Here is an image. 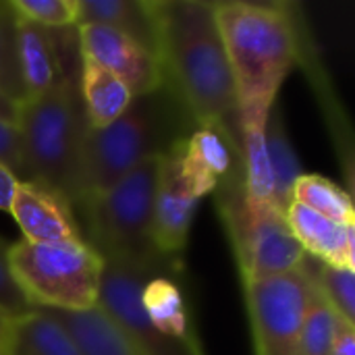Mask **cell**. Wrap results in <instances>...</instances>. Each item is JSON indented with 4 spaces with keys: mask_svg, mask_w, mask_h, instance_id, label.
Returning a JSON list of instances; mask_svg holds the SVG:
<instances>
[{
    "mask_svg": "<svg viewBox=\"0 0 355 355\" xmlns=\"http://www.w3.org/2000/svg\"><path fill=\"white\" fill-rule=\"evenodd\" d=\"M316 283V281H314ZM345 320L339 318V314L324 302L318 287L314 289V295L310 300L304 329H302V355H329L335 343V337L339 333V327ZM349 324V322H347Z\"/></svg>",
    "mask_w": 355,
    "mask_h": 355,
    "instance_id": "603a6c76",
    "label": "cell"
},
{
    "mask_svg": "<svg viewBox=\"0 0 355 355\" xmlns=\"http://www.w3.org/2000/svg\"><path fill=\"white\" fill-rule=\"evenodd\" d=\"M158 160L160 156L141 162L110 189L77 208L83 239L104 262L123 264L144 275H173L181 270L179 264L160 256L154 243L152 206Z\"/></svg>",
    "mask_w": 355,
    "mask_h": 355,
    "instance_id": "5b68a950",
    "label": "cell"
},
{
    "mask_svg": "<svg viewBox=\"0 0 355 355\" xmlns=\"http://www.w3.org/2000/svg\"><path fill=\"white\" fill-rule=\"evenodd\" d=\"M79 96L89 129L114 123L135 98L121 77L83 56L79 67Z\"/></svg>",
    "mask_w": 355,
    "mask_h": 355,
    "instance_id": "ac0fdd59",
    "label": "cell"
},
{
    "mask_svg": "<svg viewBox=\"0 0 355 355\" xmlns=\"http://www.w3.org/2000/svg\"><path fill=\"white\" fill-rule=\"evenodd\" d=\"M264 144H266V156H268L272 183H275V204L285 214V210L293 202V187L297 179L304 175V171H302V162L295 154V148L289 139V133L283 123V114L277 104L272 106L268 121H266Z\"/></svg>",
    "mask_w": 355,
    "mask_h": 355,
    "instance_id": "ffe728a7",
    "label": "cell"
},
{
    "mask_svg": "<svg viewBox=\"0 0 355 355\" xmlns=\"http://www.w3.org/2000/svg\"><path fill=\"white\" fill-rule=\"evenodd\" d=\"M8 266L31 308L83 312L98 306L104 260L87 241L29 243L21 239L10 243Z\"/></svg>",
    "mask_w": 355,
    "mask_h": 355,
    "instance_id": "8992f818",
    "label": "cell"
},
{
    "mask_svg": "<svg viewBox=\"0 0 355 355\" xmlns=\"http://www.w3.org/2000/svg\"><path fill=\"white\" fill-rule=\"evenodd\" d=\"M17 112H19V104L10 102L2 92H0V121L6 123H17Z\"/></svg>",
    "mask_w": 355,
    "mask_h": 355,
    "instance_id": "1f68e13d",
    "label": "cell"
},
{
    "mask_svg": "<svg viewBox=\"0 0 355 355\" xmlns=\"http://www.w3.org/2000/svg\"><path fill=\"white\" fill-rule=\"evenodd\" d=\"M200 198L187 185L181 175L177 144L164 152L158 160V175L154 187V206H152V225H154V243L160 256L173 264H183L181 256L187 248L189 231L198 210Z\"/></svg>",
    "mask_w": 355,
    "mask_h": 355,
    "instance_id": "30bf717a",
    "label": "cell"
},
{
    "mask_svg": "<svg viewBox=\"0 0 355 355\" xmlns=\"http://www.w3.org/2000/svg\"><path fill=\"white\" fill-rule=\"evenodd\" d=\"M214 15L233 75L239 127H266L285 79L304 60L297 4L218 0Z\"/></svg>",
    "mask_w": 355,
    "mask_h": 355,
    "instance_id": "6da1fadb",
    "label": "cell"
},
{
    "mask_svg": "<svg viewBox=\"0 0 355 355\" xmlns=\"http://www.w3.org/2000/svg\"><path fill=\"white\" fill-rule=\"evenodd\" d=\"M73 50H79L77 27L48 29L17 17V62L25 100L46 94L73 67Z\"/></svg>",
    "mask_w": 355,
    "mask_h": 355,
    "instance_id": "7c38bea8",
    "label": "cell"
},
{
    "mask_svg": "<svg viewBox=\"0 0 355 355\" xmlns=\"http://www.w3.org/2000/svg\"><path fill=\"white\" fill-rule=\"evenodd\" d=\"M21 316L10 314L8 310H4L0 306V355H10V347L15 341V331H17V322Z\"/></svg>",
    "mask_w": 355,
    "mask_h": 355,
    "instance_id": "f1b7e54d",
    "label": "cell"
},
{
    "mask_svg": "<svg viewBox=\"0 0 355 355\" xmlns=\"http://www.w3.org/2000/svg\"><path fill=\"white\" fill-rule=\"evenodd\" d=\"M19 179L0 162V210L8 212L12 196H15V187H17Z\"/></svg>",
    "mask_w": 355,
    "mask_h": 355,
    "instance_id": "4dcf8cb0",
    "label": "cell"
},
{
    "mask_svg": "<svg viewBox=\"0 0 355 355\" xmlns=\"http://www.w3.org/2000/svg\"><path fill=\"white\" fill-rule=\"evenodd\" d=\"M17 17L48 29L77 25V0H8Z\"/></svg>",
    "mask_w": 355,
    "mask_h": 355,
    "instance_id": "484cf974",
    "label": "cell"
},
{
    "mask_svg": "<svg viewBox=\"0 0 355 355\" xmlns=\"http://www.w3.org/2000/svg\"><path fill=\"white\" fill-rule=\"evenodd\" d=\"M314 289L310 258L285 275L243 285L254 354L302 355V329Z\"/></svg>",
    "mask_w": 355,
    "mask_h": 355,
    "instance_id": "ba28073f",
    "label": "cell"
},
{
    "mask_svg": "<svg viewBox=\"0 0 355 355\" xmlns=\"http://www.w3.org/2000/svg\"><path fill=\"white\" fill-rule=\"evenodd\" d=\"M146 277L150 275L137 272L123 264L104 262L98 308L139 355H206L200 339L183 341L166 337L150 324L139 302V291Z\"/></svg>",
    "mask_w": 355,
    "mask_h": 355,
    "instance_id": "9c48e42d",
    "label": "cell"
},
{
    "mask_svg": "<svg viewBox=\"0 0 355 355\" xmlns=\"http://www.w3.org/2000/svg\"><path fill=\"white\" fill-rule=\"evenodd\" d=\"M285 220L308 258L329 264L355 268V227L339 225L300 202H291Z\"/></svg>",
    "mask_w": 355,
    "mask_h": 355,
    "instance_id": "9a60e30c",
    "label": "cell"
},
{
    "mask_svg": "<svg viewBox=\"0 0 355 355\" xmlns=\"http://www.w3.org/2000/svg\"><path fill=\"white\" fill-rule=\"evenodd\" d=\"M0 162L19 179H25V168H23V154H21V144H19V133L12 123L0 121Z\"/></svg>",
    "mask_w": 355,
    "mask_h": 355,
    "instance_id": "83f0119b",
    "label": "cell"
},
{
    "mask_svg": "<svg viewBox=\"0 0 355 355\" xmlns=\"http://www.w3.org/2000/svg\"><path fill=\"white\" fill-rule=\"evenodd\" d=\"M79 67L67 69L46 94L23 100L15 123L23 154V181L54 187L75 208L81 202V158L87 131Z\"/></svg>",
    "mask_w": 355,
    "mask_h": 355,
    "instance_id": "277c9868",
    "label": "cell"
},
{
    "mask_svg": "<svg viewBox=\"0 0 355 355\" xmlns=\"http://www.w3.org/2000/svg\"><path fill=\"white\" fill-rule=\"evenodd\" d=\"M293 202L339 223L355 227V210L352 193L329 177L304 173L293 187Z\"/></svg>",
    "mask_w": 355,
    "mask_h": 355,
    "instance_id": "7402d4cb",
    "label": "cell"
},
{
    "mask_svg": "<svg viewBox=\"0 0 355 355\" xmlns=\"http://www.w3.org/2000/svg\"><path fill=\"white\" fill-rule=\"evenodd\" d=\"M158 56L164 85L196 127H223L241 137L235 85L214 2L160 0Z\"/></svg>",
    "mask_w": 355,
    "mask_h": 355,
    "instance_id": "7a4b0ae2",
    "label": "cell"
},
{
    "mask_svg": "<svg viewBox=\"0 0 355 355\" xmlns=\"http://www.w3.org/2000/svg\"><path fill=\"white\" fill-rule=\"evenodd\" d=\"M314 281L320 295L339 314V318L355 327V268L316 262Z\"/></svg>",
    "mask_w": 355,
    "mask_h": 355,
    "instance_id": "d4e9b609",
    "label": "cell"
},
{
    "mask_svg": "<svg viewBox=\"0 0 355 355\" xmlns=\"http://www.w3.org/2000/svg\"><path fill=\"white\" fill-rule=\"evenodd\" d=\"M79 54L121 77L133 96L150 94L164 85L162 64L156 54L106 25H77Z\"/></svg>",
    "mask_w": 355,
    "mask_h": 355,
    "instance_id": "8fae6325",
    "label": "cell"
},
{
    "mask_svg": "<svg viewBox=\"0 0 355 355\" xmlns=\"http://www.w3.org/2000/svg\"><path fill=\"white\" fill-rule=\"evenodd\" d=\"M179 168L202 200L241 168V137L223 127H196L177 144Z\"/></svg>",
    "mask_w": 355,
    "mask_h": 355,
    "instance_id": "5bb4252c",
    "label": "cell"
},
{
    "mask_svg": "<svg viewBox=\"0 0 355 355\" xmlns=\"http://www.w3.org/2000/svg\"><path fill=\"white\" fill-rule=\"evenodd\" d=\"M329 355H355V327L343 322Z\"/></svg>",
    "mask_w": 355,
    "mask_h": 355,
    "instance_id": "f546056e",
    "label": "cell"
},
{
    "mask_svg": "<svg viewBox=\"0 0 355 355\" xmlns=\"http://www.w3.org/2000/svg\"><path fill=\"white\" fill-rule=\"evenodd\" d=\"M8 250L10 243H6L0 237V306L4 310H8L15 316H25L27 312H31L33 308L27 304V300L21 295L12 275H10V266H8Z\"/></svg>",
    "mask_w": 355,
    "mask_h": 355,
    "instance_id": "4316f807",
    "label": "cell"
},
{
    "mask_svg": "<svg viewBox=\"0 0 355 355\" xmlns=\"http://www.w3.org/2000/svg\"><path fill=\"white\" fill-rule=\"evenodd\" d=\"M139 302L150 324L175 339L198 341V331L193 324L189 302L173 275H150L144 279Z\"/></svg>",
    "mask_w": 355,
    "mask_h": 355,
    "instance_id": "e0dca14e",
    "label": "cell"
},
{
    "mask_svg": "<svg viewBox=\"0 0 355 355\" xmlns=\"http://www.w3.org/2000/svg\"><path fill=\"white\" fill-rule=\"evenodd\" d=\"M193 129L196 123L166 85L135 96L114 123L102 129L87 127L81 158L79 206L110 189L141 162L168 152Z\"/></svg>",
    "mask_w": 355,
    "mask_h": 355,
    "instance_id": "3957f363",
    "label": "cell"
},
{
    "mask_svg": "<svg viewBox=\"0 0 355 355\" xmlns=\"http://www.w3.org/2000/svg\"><path fill=\"white\" fill-rule=\"evenodd\" d=\"M8 212L23 233V241H85L75 206L50 185L37 181H19Z\"/></svg>",
    "mask_w": 355,
    "mask_h": 355,
    "instance_id": "4fadbf2b",
    "label": "cell"
},
{
    "mask_svg": "<svg viewBox=\"0 0 355 355\" xmlns=\"http://www.w3.org/2000/svg\"><path fill=\"white\" fill-rule=\"evenodd\" d=\"M214 198L241 285L285 275L308 258L281 210L248 204L243 166L216 187Z\"/></svg>",
    "mask_w": 355,
    "mask_h": 355,
    "instance_id": "52a82bcc",
    "label": "cell"
},
{
    "mask_svg": "<svg viewBox=\"0 0 355 355\" xmlns=\"http://www.w3.org/2000/svg\"><path fill=\"white\" fill-rule=\"evenodd\" d=\"M0 92L15 104L25 100L17 62V15L8 0H0Z\"/></svg>",
    "mask_w": 355,
    "mask_h": 355,
    "instance_id": "cb8c5ba5",
    "label": "cell"
},
{
    "mask_svg": "<svg viewBox=\"0 0 355 355\" xmlns=\"http://www.w3.org/2000/svg\"><path fill=\"white\" fill-rule=\"evenodd\" d=\"M87 23L116 29L156 56L160 52V0H77V25Z\"/></svg>",
    "mask_w": 355,
    "mask_h": 355,
    "instance_id": "2e32d148",
    "label": "cell"
},
{
    "mask_svg": "<svg viewBox=\"0 0 355 355\" xmlns=\"http://www.w3.org/2000/svg\"><path fill=\"white\" fill-rule=\"evenodd\" d=\"M10 355H83V352L56 318L42 308H33L17 322Z\"/></svg>",
    "mask_w": 355,
    "mask_h": 355,
    "instance_id": "44dd1931",
    "label": "cell"
},
{
    "mask_svg": "<svg viewBox=\"0 0 355 355\" xmlns=\"http://www.w3.org/2000/svg\"><path fill=\"white\" fill-rule=\"evenodd\" d=\"M46 312L64 327L83 355H139L98 306L83 312Z\"/></svg>",
    "mask_w": 355,
    "mask_h": 355,
    "instance_id": "d6986e66",
    "label": "cell"
}]
</instances>
